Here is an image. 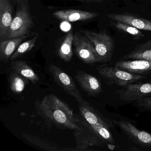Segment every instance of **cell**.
I'll return each mask as SVG.
<instances>
[{
	"label": "cell",
	"instance_id": "cell-1",
	"mask_svg": "<svg viewBox=\"0 0 151 151\" xmlns=\"http://www.w3.org/2000/svg\"><path fill=\"white\" fill-rule=\"evenodd\" d=\"M39 109L44 117L60 128L74 131L81 129L77 123L73 110L54 94L45 96L40 101Z\"/></svg>",
	"mask_w": 151,
	"mask_h": 151
},
{
	"label": "cell",
	"instance_id": "cell-2",
	"mask_svg": "<svg viewBox=\"0 0 151 151\" xmlns=\"http://www.w3.org/2000/svg\"><path fill=\"white\" fill-rule=\"evenodd\" d=\"M78 103L80 113L83 120L78 119L101 139L108 143L114 144L110 131V129L114 127V123L86 101L83 99Z\"/></svg>",
	"mask_w": 151,
	"mask_h": 151
},
{
	"label": "cell",
	"instance_id": "cell-3",
	"mask_svg": "<svg viewBox=\"0 0 151 151\" xmlns=\"http://www.w3.org/2000/svg\"><path fill=\"white\" fill-rule=\"evenodd\" d=\"M93 44L97 53L98 63H106L111 60L114 53V40L106 30L96 32L88 30H80Z\"/></svg>",
	"mask_w": 151,
	"mask_h": 151
},
{
	"label": "cell",
	"instance_id": "cell-4",
	"mask_svg": "<svg viewBox=\"0 0 151 151\" xmlns=\"http://www.w3.org/2000/svg\"><path fill=\"white\" fill-rule=\"evenodd\" d=\"M34 26L28 6L24 2L17 4L15 15L4 40L14 38L30 33Z\"/></svg>",
	"mask_w": 151,
	"mask_h": 151
},
{
	"label": "cell",
	"instance_id": "cell-5",
	"mask_svg": "<svg viewBox=\"0 0 151 151\" xmlns=\"http://www.w3.org/2000/svg\"><path fill=\"white\" fill-rule=\"evenodd\" d=\"M100 76L107 84L126 86L146 78L145 76L133 74L116 67L101 65L96 68Z\"/></svg>",
	"mask_w": 151,
	"mask_h": 151
},
{
	"label": "cell",
	"instance_id": "cell-6",
	"mask_svg": "<svg viewBox=\"0 0 151 151\" xmlns=\"http://www.w3.org/2000/svg\"><path fill=\"white\" fill-rule=\"evenodd\" d=\"M73 45L77 57L86 64L92 65L98 63L97 53L91 41L80 32L74 34Z\"/></svg>",
	"mask_w": 151,
	"mask_h": 151
},
{
	"label": "cell",
	"instance_id": "cell-7",
	"mask_svg": "<svg viewBox=\"0 0 151 151\" xmlns=\"http://www.w3.org/2000/svg\"><path fill=\"white\" fill-rule=\"evenodd\" d=\"M49 70L55 83L68 94L75 98L78 102L83 100V97L71 77L54 64L49 66Z\"/></svg>",
	"mask_w": 151,
	"mask_h": 151
},
{
	"label": "cell",
	"instance_id": "cell-8",
	"mask_svg": "<svg viewBox=\"0 0 151 151\" xmlns=\"http://www.w3.org/2000/svg\"><path fill=\"white\" fill-rule=\"evenodd\" d=\"M77 121L82 124L83 128L80 130H74V135L76 141V146L70 148L71 151H90L89 147L95 146H101L103 140L97 137L91 130L84 125L78 119Z\"/></svg>",
	"mask_w": 151,
	"mask_h": 151
},
{
	"label": "cell",
	"instance_id": "cell-9",
	"mask_svg": "<svg viewBox=\"0 0 151 151\" xmlns=\"http://www.w3.org/2000/svg\"><path fill=\"white\" fill-rule=\"evenodd\" d=\"M116 93L123 101H135L151 96V83H132L124 86Z\"/></svg>",
	"mask_w": 151,
	"mask_h": 151
},
{
	"label": "cell",
	"instance_id": "cell-10",
	"mask_svg": "<svg viewBox=\"0 0 151 151\" xmlns=\"http://www.w3.org/2000/svg\"><path fill=\"white\" fill-rule=\"evenodd\" d=\"M113 122L133 142L142 146L151 147V134L138 129L127 121L113 120Z\"/></svg>",
	"mask_w": 151,
	"mask_h": 151
},
{
	"label": "cell",
	"instance_id": "cell-11",
	"mask_svg": "<svg viewBox=\"0 0 151 151\" xmlns=\"http://www.w3.org/2000/svg\"><path fill=\"white\" fill-rule=\"evenodd\" d=\"M75 79L82 90L89 96L96 97L102 92L100 81L96 77L89 73L78 70L75 76Z\"/></svg>",
	"mask_w": 151,
	"mask_h": 151
},
{
	"label": "cell",
	"instance_id": "cell-12",
	"mask_svg": "<svg viewBox=\"0 0 151 151\" xmlns=\"http://www.w3.org/2000/svg\"><path fill=\"white\" fill-rule=\"evenodd\" d=\"M107 17L114 22H119L130 25L139 30L151 31V21L136 16L130 13L111 14Z\"/></svg>",
	"mask_w": 151,
	"mask_h": 151
},
{
	"label": "cell",
	"instance_id": "cell-13",
	"mask_svg": "<svg viewBox=\"0 0 151 151\" xmlns=\"http://www.w3.org/2000/svg\"><path fill=\"white\" fill-rule=\"evenodd\" d=\"M53 15L59 20L68 22H75L80 21L91 20L97 17L99 14L87 11L67 9L59 10L53 14Z\"/></svg>",
	"mask_w": 151,
	"mask_h": 151
},
{
	"label": "cell",
	"instance_id": "cell-14",
	"mask_svg": "<svg viewBox=\"0 0 151 151\" xmlns=\"http://www.w3.org/2000/svg\"><path fill=\"white\" fill-rule=\"evenodd\" d=\"M115 67L133 74L141 75L151 72V61L123 60L116 62L115 64Z\"/></svg>",
	"mask_w": 151,
	"mask_h": 151
},
{
	"label": "cell",
	"instance_id": "cell-15",
	"mask_svg": "<svg viewBox=\"0 0 151 151\" xmlns=\"http://www.w3.org/2000/svg\"><path fill=\"white\" fill-rule=\"evenodd\" d=\"M30 33L9 39L2 40L0 43V60L7 63L22 42L30 37Z\"/></svg>",
	"mask_w": 151,
	"mask_h": 151
},
{
	"label": "cell",
	"instance_id": "cell-16",
	"mask_svg": "<svg viewBox=\"0 0 151 151\" xmlns=\"http://www.w3.org/2000/svg\"><path fill=\"white\" fill-rule=\"evenodd\" d=\"M10 0H0V37L4 39L13 20Z\"/></svg>",
	"mask_w": 151,
	"mask_h": 151
},
{
	"label": "cell",
	"instance_id": "cell-17",
	"mask_svg": "<svg viewBox=\"0 0 151 151\" xmlns=\"http://www.w3.org/2000/svg\"><path fill=\"white\" fill-rule=\"evenodd\" d=\"M22 136L28 142L43 150L50 151H69V148H62L58 144L42 138L37 135L29 133H23Z\"/></svg>",
	"mask_w": 151,
	"mask_h": 151
},
{
	"label": "cell",
	"instance_id": "cell-18",
	"mask_svg": "<svg viewBox=\"0 0 151 151\" xmlns=\"http://www.w3.org/2000/svg\"><path fill=\"white\" fill-rule=\"evenodd\" d=\"M10 69L28 78L33 84L37 83L40 80L36 72L24 61H12Z\"/></svg>",
	"mask_w": 151,
	"mask_h": 151
},
{
	"label": "cell",
	"instance_id": "cell-19",
	"mask_svg": "<svg viewBox=\"0 0 151 151\" xmlns=\"http://www.w3.org/2000/svg\"><path fill=\"white\" fill-rule=\"evenodd\" d=\"M123 60H142L151 61V40L138 45L132 51L122 58Z\"/></svg>",
	"mask_w": 151,
	"mask_h": 151
},
{
	"label": "cell",
	"instance_id": "cell-20",
	"mask_svg": "<svg viewBox=\"0 0 151 151\" xmlns=\"http://www.w3.org/2000/svg\"><path fill=\"white\" fill-rule=\"evenodd\" d=\"M74 35L72 31L66 35L64 40L60 45L58 50L59 57L66 62L71 60L73 55L72 45Z\"/></svg>",
	"mask_w": 151,
	"mask_h": 151
},
{
	"label": "cell",
	"instance_id": "cell-21",
	"mask_svg": "<svg viewBox=\"0 0 151 151\" xmlns=\"http://www.w3.org/2000/svg\"><path fill=\"white\" fill-rule=\"evenodd\" d=\"M29 80L13 70L10 72L8 78L10 89L15 94H19L22 92L29 83Z\"/></svg>",
	"mask_w": 151,
	"mask_h": 151
},
{
	"label": "cell",
	"instance_id": "cell-22",
	"mask_svg": "<svg viewBox=\"0 0 151 151\" xmlns=\"http://www.w3.org/2000/svg\"><path fill=\"white\" fill-rule=\"evenodd\" d=\"M39 34L37 33L34 37L31 39L26 40L25 42L22 43V44H21L10 57V60L14 61L17 58L23 56L26 53L31 51L35 46Z\"/></svg>",
	"mask_w": 151,
	"mask_h": 151
},
{
	"label": "cell",
	"instance_id": "cell-23",
	"mask_svg": "<svg viewBox=\"0 0 151 151\" xmlns=\"http://www.w3.org/2000/svg\"><path fill=\"white\" fill-rule=\"evenodd\" d=\"M111 25L115 27L117 30L130 35L135 39H139L145 37V35L140 30L130 25L119 22H112Z\"/></svg>",
	"mask_w": 151,
	"mask_h": 151
},
{
	"label": "cell",
	"instance_id": "cell-24",
	"mask_svg": "<svg viewBox=\"0 0 151 151\" xmlns=\"http://www.w3.org/2000/svg\"><path fill=\"white\" fill-rule=\"evenodd\" d=\"M133 105L141 112H151V96L145 97L134 101Z\"/></svg>",
	"mask_w": 151,
	"mask_h": 151
},
{
	"label": "cell",
	"instance_id": "cell-25",
	"mask_svg": "<svg viewBox=\"0 0 151 151\" xmlns=\"http://www.w3.org/2000/svg\"><path fill=\"white\" fill-rule=\"evenodd\" d=\"M78 2L83 3H102L105 1H107L108 0H75Z\"/></svg>",
	"mask_w": 151,
	"mask_h": 151
},
{
	"label": "cell",
	"instance_id": "cell-26",
	"mask_svg": "<svg viewBox=\"0 0 151 151\" xmlns=\"http://www.w3.org/2000/svg\"><path fill=\"white\" fill-rule=\"evenodd\" d=\"M108 147L109 150H114L115 148V146L114 144L110 143V144H109L108 145Z\"/></svg>",
	"mask_w": 151,
	"mask_h": 151
},
{
	"label": "cell",
	"instance_id": "cell-27",
	"mask_svg": "<svg viewBox=\"0 0 151 151\" xmlns=\"http://www.w3.org/2000/svg\"><path fill=\"white\" fill-rule=\"evenodd\" d=\"M150 82H151V81H150Z\"/></svg>",
	"mask_w": 151,
	"mask_h": 151
}]
</instances>
